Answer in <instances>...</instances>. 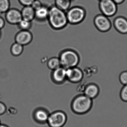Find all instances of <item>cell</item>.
<instances>
[{"instance_id": "obj_1", "label": "cell", "mask_w": 127, "mask_h": 127, "mask_svg": "<svg viewBox=\"0 0 127 127\" xmlns=\"http://www.w3.org/2000/svg\"><path fill=\"white\" fill-rule=\"evenodd\" d=\"M47 20L50 26L56 30H61L68 24L66 12L53 5L49 7Z\"/></svg>"}, {"instance_id": "obj_2", "label": "cell", "mask_w": 127, "mask_h": 127, "mask_svg": "<svg viewBox=\"0 0 127 127\" xmlns=\"http://www.w3.org/2000/svg\"><path fill=\"white\" fill-rule=\"evenodd\" d=\"M93 105L92 99L84 94L76 95L71 103V110L75 114L82 115L88 113Z\"/></svg>"}, {"instance_id": "obj_3", "label": "cell", "mask_w": 127, "mask_h": 127, "mask_svg": "<svg viewBox=\"0 0 127 127\" xmlns=\"http://www.w3.org/2000/svg\"><path fill=\"white\" fill-rule=\"evenodd\" d=\"M59 58L61 66L66 69L77 66L80 61L78 53L71 49L63 50L60 53Z\"/></svg>"}, {"instance_id": "obj_4", "label": "cell", "mask_w": 127, "mask_h": 127, "mask_svg": "<svg viewBox=\"0 0 127 127\" xmlns=\"http://www.w3.org/2000/svg\"><path fill=\"white\" fill-rule=\"evenodd\" d=\"M66 12L68 23L72 25H76L82 23L87 14L85 8L78 6L70 7Z\"/></svg>"}, {"instance_id": "obj_5", "label": "cell", "mask_w": 127, "mask_h": 127, "mask_svg": "<svg viewBox=\"0 0 127 127\" xmlns=\"http://www.w3.org/2000/svg\"><path fill=\"white\" fill-rule=\"evenodd\" d=\"M67 118L64 112L57 111L49 115L47 123L50 127H63L66 124Z\"/></svg>"}, {"instance_id": "obj_6", "label": "cell", "mask_w": 127, "mask_h": 127, "mask_svg": "<svg viewBox=\"0 0 127 127\" xmlns=\"http://www.w3.org/2000/svg\"><path fill=\"white\" fill-rule=\"evenodd\" d=\"M99 8L102 14L108 18L115 15L118 11L117 4L113 0L100 1Z\"/></svg>"}, {"instance_id": "obj_7", "label": "cell", "mask_w": 127, "mask_h": 127, "mask_svg": "<svg viewBox=\"0 0 127 127\" xmlns=\"http://www.w3.org/2000/svg\"><path fill=\"white\" fill-rule=\"evenodd\" d=\"M94 23L96 28L101 32H106L111 28V22L108 17L102 14L97 15L94 18Z\"/></svg>"}, {"instance_id": "obj_8", "label": "cell", "mask_w": 127, "mask_h": 127, "mask_svg": "<svg viewBox=\"0 0 127 127\" xmlns=\"http://www.w3.org/2000/svg\"><path fill=\"white\" fill-rule=\"evenodd\" d=\"M66 79L70 82L76 84L81 82L84 75L81 69L77 66L66 69Z\"/></svg>"}, {"instance_id": "obj_9", "label": "cell", "mask_w": 127, "mask_h": 127, "mask_svg": "<svg viewBox=\"0 0 127 127\" xmlns=\"http://www.w3.org/2000/svg\"><path fill=\"white\" fill-rule=\"evenodd\" d=\"M33 39V34L29 30H20L15 37V42L23 46L29 45Z\"/></svg>"}, {"instance_id": "obj_10", "label": "cell", "mask_w": 127, "mask_h": 127, "mask_svg": "<svg viewBox=\"0 0 127 127\" xmlns=\"http://www.w3.org/2000/svg\"><path fill=\"white\" fill-rule=\"evenodd\" d=\"M6 21L13 25H18L22 19L21 11L15 8H10L5 13Z\"/></svg>"}, {"instance_id": "obj_11", "label": "cell", "mask_w": 127, "mask_h": 127, "mask_svg": "<svg viewBox=\"0 0 127 127\" xmlns=\"http://www.w3.org/2000/svg\"><path fill=\"white\" fill-rule=\"evenodd\" d=\"M114 28L118 32L123 34H127V19L122 16L115 18L113 23Z\"/></svg>"}, {"instance_id": "obj_12", "label": "cell", "mask_w": 127, "mask_h": 127, "mask_svg": "<svg viewBox=\"0 0 127 127\" xmlns=\"http://www.w3.org/2000/svg\"><path fill=\"white\" fill-rule=\"evenodd\" d=\"M52 78L53 81L57 84L64 83L66 80V69L60 66L53 70L52 72Z\"/></svg>"}, {"instance_id": "obj_13", "label": "cell", "mask_w": 127, "mask_h": 127, "mask_svg": "<svg viewBox=\"0 0 127 127\" xmlns=\"http://www.w3.org/2000/svg\"><path fill=\"white\" fill-rule=\"evenodd\" d=\"M99 93V89L98 85L94 83H90L86 86L84 94L92 99L96 98Z\"/></svg>"}, {"instance_id": "obj_14", "label": "cell", "mask_w": 127, "mask_h": 127, "mask_svg": "<svg viewBox=\"0 0 127 127\" xmlns=\"http://www.w3.org/2000/svg\"><path fill=\"white\" fill-rule=\"evenodd\" d=\"M21 12L22 19L32 22L35 19V10L31 6H24Z\"/></svg>"}, {"instance_id": "obj_15", "label": "cell", "mask_w": 127, "mask_h": 127, "mask_svg": "<svg viewBox=\"0 0 127 127\" xmlns=\"http://www.w3.org/2000/svg\"><path fill=\"white\" fill-rule=\"evenodd\" d=\"M49 13V7L43 5L35 11V19L39 22H43L47 20Z\"/></svg>"}, {"instance_id": "obj_16", "label": "cell", "mask_w": 127, "mask_h": 127, "mask_svg": "<svg viewBox=\"0 0 127 127\" xmlns=\"http://www.w3.org/2000/svg\"><path fill=\"white\" fill-rule=\"evenodd\" d=\"M49 114L46 110L44 109L37 110L34 113V117L37 122L41 124L47 123Z\"/></svg>"}, {"instance_id": "obj_17", "label": "cell", "mask_w": 127, "mask_h": 127, "mask_svg": "<svg viewBox=\"0 0 127 127\" xmlns=\"http://www.w3.org/2000/svg\"><path fill=\"white\" fill-rule=\"evenodd\" d=\"M72 0H55V5L66 12L69 9Z\"/></svg>"}, {"instance_id": "obj_18", "label": "cell", "mask_w": 127, "mask_h": 127, "mask_svg": "<svg viewBox=\"0 0 127 127\" xmlns=\"http://www.w3.org/2000/svg\"><path fill=\"white\" fill-rule=\"evenodd\" d=\"M24 46L15 42L12 45L10 48L11 54L14 56H18L23 53Z\"/></svg>"}, {"instance_id": "obj_19", "label": "cell", "mask_w": 127, "mask_h": 127, "mask_svg": "<svg viewBox=\"0 0 127 127\" xmlns=\"http://www.w3.org/2000/svg\"><path fill=\"white\" fill-rule=\"evenodd\" d=\"M47 65L49 69L53 71L61 66L60 59L57 57H53L49 59Z\"/></svg>"}, {"instance_id": "obj_20", "label": "cell", "mask_w": 127, "mask_h": 127, "mask_svg": "<svg viewBox=\"0 0 127 127\" xmlns=\"http://www.w3.org/2000/svg\"><path fill=\"white\" fill-rule=\"evenodd\" d=\"M10 7L9 0H0V14L5 13Z\"/></svg>"}, {"instance_id": "obj_21", "label": "cell", "mask_w": 127, "mask_h": 127, "mask_svg": "<svg viewBox=\"0 0 127 127\" xmlns=\"http://www.w3.org/2000/svg\"><path fill=\"white\" fill-rule=\"evenodd\" d=\"M20 30H29L32 26V22L22 19L17 25Z\"/></svg>"}, {"instance_id": "obj_22", "label": "cell", "mask_w": 127, "mask_h": 127, "mask_svg": "<svg viewBox=\"0 0 127 127\" xmlns=\"http://www.w3.org/2000/svg\"><path fill=\"white\" fill-rule=\"evenodd\" d=\"M120 97L122 101L127 102V84L124 85L121 90Z\"/></svg>"}, {"instance_id": "obj_23", "label": "cell", "mask_w": 127, "mask_h": 127, "mask_svg": "<svg viewBox=\"0 0 127 127\" xmlns=\"http://www.w3.org/2000/svg\"><path fill=\"white\" fill-rule=\"evenodd\" d=\"M119 80L123 86L127 84V71H124L121 73L119 75Z\"/></svg>"}, {"instance_id": "obj_24", "label": "cell", "mask_w": 127, "mask_h": 127, "mask_svg": "<svg viewBox=\"0 0 127 127\" xmlns=\"http://www.w3.org/2000/svg\"><path fill=\"white\" fill-rule=\"evenodd\" d=\"M43 5L42 3L39 0H35L31 5V6L34 10L39 9Z\"/></svg>"}, {"instance_id": "obj_25", "label": "cell", "mask_w": 127, "mask_h": 127, "mask_svg": "<svg viewBox=\"0 0 127 127\" xmlns=\"http://www.w3.org/2000/svg\"><path fill=\"white\" fill-rule=\"evenodd\" d=\"M22 5L25 6H31L35 0H18Z\"/></svg>"}, {"instance_id": "obj_26", "label": "cell", "mask_w": 127, "mask_h": 127, "mask_svg": "<svg viewBox=\"0 0 127 127\" xmlns=\"http://www.w3.org/2000/svg\"><path fill=\"white\" fill-rule=\"evenodd\" d=\"M6 110V107L5 104L2 102H0V115L4 114Z\"/></svg>"}, {"instance_id": "obj_27", "label": "cell", "mask_w": 127, "mask_h": 127, "mask_svg": "<svg viewBox=\"0 0 127 127\" xmlns=\"http://www.w3.org/2000/svg\"><path fill=\"white\" fill-rule=\"evenodd\" d=\"M5 24V22L4 19L0 16V30L4 28Z\"/></svg>"}, {"instance_id": "obj_28", "label": "cell", "mask_w": 127, "mask_h": 127, "mask_svg": "<svg viewBox=\"0 0 127 127\" xmlns=\"http://www.w3.org/2000/svg\"><path fill=\"white\" fill-rule=\"evenodd\" d=\"M115 3L117 5L120 4L124 2L125 0H113Z\"/></svg>"}, {"instance_id": "obj_29", "label": "cell", "mask_w": 127, "mask_h": 127, "mask_svg": "<svg viewBox=\"0 0 127 127\" xmlns=\"http://www.w3.org/2000/svg\"><path fill=\"white\" fill-rule=\"evenodd\" d=\"M0 127H9L8 126L6 125L5 124H1L0 125Z\"/></svg>"}, {"instance_id": "obj_30", "label": "cell", "mask_w": 127, "mask_h": 127, "mask_svg": "<svg viewBox=\"0 0 127 127\" xmlns=\"http://www.w3.org/2000/svg\"><path fill=\"white\" fill-rule=\"evenodd\" d=\"M1 124V121H0V125Z\"/></svg>"}, {"instance_id": "obj_31", "label": "cell", "mask_w": 127, "mask_h": 127, "mask_svg": "<svg viewBox=\"0 0 127 127\" xmlns=\"http://www.w3.org/2000/svg\"><path fill=\"white\" fill-rule=\"evenodd\" d=\"M99 0V1H100L101 0Z\"/></svg>"}, {"instance_id": "obj_32", "label": "cell", "mask_w": 127, "mask_h": 127, "mask_svg": "<svg viewBox=\"0 0 127 127\" xmlns=\"http://www.w3.org/2000/svg\"></svg>"}]
</instances>
